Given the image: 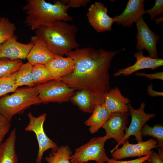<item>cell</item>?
Here are the masks:
<instances>
[{
	"label": "cell",
	"instance_id": "52a82bcc",
	"mask_svg": "<svg viewBox=\"0 0 163 163\" xmlns=\"http://www.w3.org/2000/svg\"><path fill=\"white\" fill-rule=\"evenodd\" d=\"M27 116L29 123L25 128V130L33 132L35 133L39 147L36 162L37 163H42L44 152L50 149H55L58 146L56 143L48 137L44 130L43 124L46 117V113L35 117L29 112Z\"/></svg>",
	"mask_w": 163,
	"mask_h": 163
},
{
	"label": "cell",
	"instance_id": "4dcf8cb0",
	"mask_svg": "<svg viewBox=\"0 0 163 163\" xmlns=\"http://www.w3.org/2000/svg\"><path fill=\"white\" fill-rule=\"evenodd\" d=\"M69 8H79L86 6L87 4L91 1L89 0H60Z\"/></svg>",
	"mask_w": 163,
	"mask_h": 163
},
{
	"label": "cell",
	"instance_id": "d6a6232c",
	"mask_svg": "<svg viewBox=\"0 0 163 163\" xmlns=\"http://www.w3.org/2000/svg\"><path fill=\"white\" fill-rule=\"evenodd\" d=\"M149 157V155H147L134 160L125 161H119L113 158H110L105 163H141L148 160Z\"/></svg>",
	"mask_w": 163,
	"mask_h": 163
},
{
	"label": "cell",
	"instance_id": "8992f818",
	"mask_svg": "<svg viewBox=\"0 0 163 163\" xmlns=\"http://www.w3.org/2000/svg\"><path fill=\"white\" fill-rule=\"evenodd\" d=\"M37 86L39 98L42 103H60L69 101L77 90L69 86L61 79L52 80Z\"/></svg>",
	"mask_w": 163,
	"mask_h": 163
},
{
	"label": "cell",
	"instance_id": "cb8c5ba5",
	"mask_svg": "<svg viewBox=\"0 0 163 163\" xmlns=\"http://www.w3.org/2000/svg\"><path fill=\"white\" fill-rule=\"evenodd\" d=\"M32 74L33 82L35 85L55 80L45 65L38 64L33 66Z\"/></svg>",
	"mask_w": 163,
	"mask_h": 163
},
{
	"label": "cell",
	"instance_id": "d4e9b609",
	"mask_svg": "<svg viewBox=\"0 0 163 163\" xmlns=\"http://www.w3.org/2000/svg\"><path fill=\"white\" fill-rule=\"evenodd\" d=\"M142 136H150L155 138L158 142V147L163 149V126L161 124H156L151 127L145 123L141 130Z\"/></svg>",
	"mask_w": 163,
	"mask_h": 163
},
{
	"label": "cell",
	"instance_id": "e0dca14e",
	"mask_svg": "<svg viewBox=\"0 0 163 163\" xmlns=\"http://www.w3.org/2000/svg\"><path fill=\"white\" fill-rule=\"evenodd\" d=\"M70 101L82 111L92 113L98 105L104 103V96L85 90H81L75 93Z\"/></svg>",
	"mask_w": 163,
	"mask_h": 163
},
{
	"label": "cell",
	"instance_id": "f546056e",
	"mask_svg": "<svg viewBox=\"0 0 163 163\" xmlns=\"http://www.w3.org/2000/svg\"><path fill=\"white\" fill-rule=\"evenodd\" d=\"M11 126L10 121L0 114V146L3 143L5 136L8 133Z\"/></svg>",
	"mask_w": 163,
	"mask_h": 163
},
{
	"label": "cell",
	"instance_id": "7a4b0ae2",
	"mask_svg": "<svg viewBox=\"0 0 163 163\" xmlns=\"http://www.w3.org/2000/svg\"><path fill=\"white\" fill-rule=\"evenodd\" d=\"M78 30L74 24L56 20L40 27L35 30V34L52 52L62 56L78 48L79 45L76 40Z\"/></svg>",
	"mask_w": 163,
	"mask_h": 163
},
{
	"label": "cell",
	"instance_id": "d590c367",
	"mask_svg": "<svg viewBox=\"0 0 163 163\" xmlns=\"http://www.w3.org/2000/svg\"><path fill=\"white\" fill-rule=\"evenodd\" d=\"M156 20H155L156 21V23L158 24L160 22L163 21V17H160L157 19H156Z\"/></svg>",
	"mask_w": 163,
	"mask_h": 163
},
{
	"label": "cell",
	"instance_id": "e575fe53",
	"mask_svg": "<svg viewBox=\"0 0 163 163\" xmlns=\"http://www.w3.org/2000/svg\"><path fill=\"white\" fill-rule=\"evenodd\" d=\"M153 85L151 84L147 87V94L150 96L154 97L163 96V93L154 91L153 89Z\"/></svg>",
	"mask_w": 163,
	"mask_h": 163
},
{
	"label": "cell",
	"instance_id": "9a60e30c",
	"mask_svg": "<svg viewBox=\"0 0 163 163\" xmlns=\"http://www.w3.org/2000/svg\"><path fill=\"white\" fill-rule=\"evenodd\" d=\"M144 0H129L123 12L120 15H115L116 23L124 27H131L144 14Z\"/></svg>",
	"mask_w": 163,
	"mask_h": 163
},
{
	"label": "cell",
	"instance_id": "8d00e7d4",
	"mask_svg": "<svg viewBox=\"0 0 163 163\" xmlns=\"http://www.w3.org/2000/svg\"><path fill=\"white\" fill-rule=\"evenodd\" d=\"M149 163L148 161L147 160H146V161H143V162H142V163Z\"/></svg>",
	"mask_w": 163,
	"mask_h": 163
},
{
	"label": "cell",
	"instance_id": "277c9868",
	"mask_svg": "<svg viewBox=\"0 0 163 163\" xmlns=\"http://www.w3.org/2000/svg\"><path fill=\"white\" fill-rule=\"evenodd\" d=\"M37 86L17 89L0 99V114L10 121L15 114L31 106L41 103Z\"/></svg>",
	"mask_w": 163,
	"mask_h": 163
},
{
	"label": "cell",
	"instance_id": "5bb4252c",
	"mask_svg": "<svg viewBox=\"0 0 163 163\" xmlns=\"http://www.w3.org/2000/svg\"><path fill=\"white\" fill-rule=\"evenodd\" d=\"M30 43L33 45L27 59L33 66L38 64L45 65L56 56V54L52 52L45 42L38 36L31 37Z\"/></svg>",
	"mask_w": 163,
	"mask_h": 163
},
{
	"label": "cell",
	"instance_id": "44dd1931",
	"mask_svg": "<svg viewBox=\"0 0 163 163\" xmlns=\"http://www.w3.org/2000/svg\"><path fill=\"white\" fill-rule=\"evenodd\" d=\"M104 103L97 105L92 113L91 116L85 122L89 127V130L91 134L97 132L108 119L111 115Z\"/></svg>",
	"mask_w": 163,
	"mask_h": 163
},
{
	"label": "cell",
	"instance_id": "7c38bea8",
	"mask_svg": "<svg viewBox=\"0 0 163 163\" xmlns=\"http://www.w3.org/2000/svg\"><path fill=\"white\" fill-rule=\"evenodd\" d=\"M129 112L111 113L110 117L102 127L105 131V135L108 136L109 139H113L117 143L111 151V153L120 145L123 144L124 131L129 121Z\"/></svg>",
	"mask_w": 163,
	"mask_h": 163
},
{
	"label": "cell",
	"instance_id": "8fae6325",
	"mask_svg": "<svg viewBox=\"0 0 163 163\" xmlns=\"http://www.w3.org/2000/svg\"><path fill=\"white\" fill-rule=\"evenodd\" d=\"M123 145L121 148L116 149L112 153L113 159L117 160L149 155L153 151L152 149L158 147L157 141L152 138L135 144L130 143L127 140Z\"/></svg>",
	"mask_w": 163,
	"mask_h": 163
},
{
	"label": "cell",
	"instance_id": "ac0fdd59",
	"mask_svg": "<svg viewBox=\"0 0 163 163\" xmlns=\"http://www.w3.org/2000/svg\"><path fill=\"white\" fill-rule=\"evenodd\" d=\"M129 99L124 97L118 87L111 88L104 95V104L111 113L129 112Z\"/></svg>",
	"mask_w": 163,
	"mask_h": 163
},
{
	"label": "cell",
	"instance_id": "6da1fadb",
	"mask_svg": "<svg viewBox=\"0 0 163 163\" xmlns=\"http://www.w3.org/2000/svg\"><path fill=\"white\" fill-rule=\"evenodd\" d=\"M120 51L91 47L78 48L66 53L75 62L73 72L61 80L71 88L103 96L110 89L109 70L114 57Z\"/></svg>",
	"mask_w": 163,
	"mask_h": 163
},
{
	"label": "cell",
	"instance_id": "3957f363",
	"mask_svg": "<svg viewBox=\"0 0 163 163\" xmlns=\"http://www.w3.org/2000/svg\"><path fill=\"white\" fill-rule=\"evenodd\" d=\"M23 8L27 14L25 23L33 30L55 21L73 20L68 13L69 7L60 0L55 1L54 4L44 0H27Z\"/></svg>",
	"mask_w": 163,
	"mask_h": 163
},
{
	"label": "cell",
	"instance_id": "5b68a950",
	"mask_svg": "<svg viewBox=\"0 0 163 163\" xmlns=\"http://www.w3.org/2000/svg\"><path fill=\"white\" fill-rule=\"evenodd\" d=\"M110 139L106 136L94 137L89 142L76 148L71 156L72 163H86L94 161L97 163H105L110 159L104 149L106 141Z\"/></svg>",
	"mask_w": 163,
	"mask_h": 163
},
{
	"label": "cell",
	"instance_id": "836d02e7",
	"mask_svg": "<svg viewBox=\"0 0 163 163\" xmlns=\"http://www.w3.org/2000/svg\"><path fill=\"white\" fill-rule=\"evenodd\" d=\"M149 163H163V160L158 154L153 151L150 155L148 160Z\"/></svg>",
	"mask_w": 163,
	"mask_h": 163
},
{
	"label": "cell",
	"instance_id": "4316f807",
	"mask_svg": "<svg viewBox=\"0 0 163 163\" xmlns=\"http://www.w3.org/2000/svg\"><path fill=\"white\" fill-rule=\"evenodd\" d=\"M23 64L22 60L0 59V78L17 71Z\"/></svg>",
	"mask_w": 163,
	"mask_h": 163
},
{
	"label": "cell",
	"instance_id": "ffe728a7",
	"mask_svg": "<svg viewBox=\"0 0 163 163\" xmlns=\"http://www.w3.org/2000/svg\"><path fill=\"white\" fill-rule=\"evenodd\" d=\"M16 129H13L0 146V163H18L15 150Z\"/></svg>",
	"mask_w": 163,
	"mask_h": 163
},
{
	"label": "cell",
	"instance_id": "4fadbf2b",
	"mask_svg": "<svg viewBox=\"0 0 163 163\" xmlns=\"http://www.w3.org/2000/svg\"><path fill=\"white\" fill-rule=\"evenodd\" d=\"M14 35L0 44V59H7L11 60L25 59L33 45L31 43L24 44L18 42Z\"/></svg>",
	"mask_w": 163,
	"mask_h": 163
},
{
	"label": "cell",
	"instance_id": "d6986e66",
	"mask_svg": "<svg viewBox=\"0 0 163 163\" xmlns=\"http://www.w3.org/2000/svg\"><path fill=\"white\" fill-rule=\"evenodd\" d=\"M45 65L55 80L61 79V78L73 72L75 62L69 56L64 57L56 55L53 59Z\"/></svg>",
	"mask_w": 163,
	"mask_h": 163
},
{
	"label": "cell",
	"instance_id": "83f0119b",
	"mask_svg": "<svg viewBox=\"0 0 163 163\" xmlns=\"http://www.w3.org/2000/svg\"><path fill=\"white\" fill-rule=\"evenodd\" d=\"M17 71L0 78V97L8 93L14 92L18 87L15 84Z\"/></svg>",
	"mask_w": 163,
	"mask_h": 163
},
{
	"label": "cell",
	"instance_id": "f1b7e54d",
	"mask_svg": "<svg viewBox=\"0 0 163 163\" xmlns=\"http://www.w3.org/2000/svg\"><path fill=\"white\" fill-rule=\"evenodd\" d=\"M148 14L150 16V19L153 21L158 16L163 15V0H156L153 7L151 8L145 10L144 14Z\"/></svg>",
	"mask_w": 163,
	"mask_h": 163
},
{
	"label": "cell",
	"instance_id": "2e32d148",
	"mask_svg": "<svg viewBox=\"0 0 163 163\" xmlns=\"http://www.w3.org/2000/svg\"><path fill=\"white\" fill-rule=\"evenodd\" d=\"M136 59V62L133 65L125 68L118 70L114 74L113 76L118 77L129 76L139 70L150 69L155 70L158 67L163 65L162 59H155L149 56H145L142 51H138L134 54Z\"/></svg>",
	"mask_w": 163,
	"mask_h": 163
},
{
	"label": "cell",
	"instance_id": "ba28073f",
	"mask_svg": "<svg viewBox=\"0 0 163 163\" xmlns=\"http://www.w3.org/2000/svg\"><path fill=\"white\" fill-rule=\"evenodd\" d=\"M135 23L137 31L136 49L138 51L145 50L148 52L149 57L159 58L156 45L160 36L150 29L145 22L143 16H142Z\"/></svg>",
	"mask_w": 163,
	"mask_h": 163
},
{
	"label": "cell",
	"instance_id": "484cf974",
	"mask_svg": "<svg viewBox=\"0 0 163 163\" xmlns=\"http://www.w3.org/2000/svg\"><path fill=\"white\" fill-rule=\"evenodd\" d=\"M16 29L15 24L11 22L8 18L0 17V44L14 36Z\"/></svg>",
	"mask_w": 163,
	"mask_h": 163
},
{
	"label": "cell",
	"instance_id": "603a6c76",
	"mask_svg": "<svg viewBox=\"0 0 163 163\" xmlns=\"http://www.w3.org/2000/svg\"><path fill=\"white\" fill-rule=\"evenodd\" d=\"M33 66L28 62L23 64L17 71L15 84L18 88L24 85L30 87L35 86L33 80L32 71Z\"/></svg>",
	"mask_w": 163,
	"mask_h": 163
},
{
	"label": "cell",
	"instance_id": "7402d4cb",
	"mask_svg": "<svg viewBox=\"0 0 163 163\" xmlns=\"http://www.w3.org/2000/svg\"><path fill=\"white\" fill-rule=\"evenodd\" d=\"M72 155V152L68 145H62L52 150L45 160L47 163H72L70 158Z\"/></svg>",
	"mask_w": 163,
	"mask_h": 163
},
{
	"label": "cell",
	"instance_id": "1f68e13d",
	"mask_svg": "<svg viewBox=\"0 0 163 163\" xmlns=\"http://www.w3.org/2000/svg\"><path fill=\"white\" fill-rule=\"evenodd\" d=\"M135 75L138 77H143L148 78L151 80L158 79L163 80V72H160L154 73L147 74L142 72L135 73Z\"/></svg>",
	"mask_w": 163,
	"mask_h": 163
},
{
	"label": "cell",
	"instance_id": "9c48e42d",
	"mask_svg": "<svg viewBox=\"0 0 163 163\" xmlns=\"http://www.w3.org/2000/svg\"><path fill=\"white\" fill-rule=\"evenodd\" d=\"M145 104L142 102L139 109H134L131 104L129 105V112L131 117V121L128 128L126 127L123 140V144L129 137L133 136L138 143L143 141L141 130L143 126L150 119L156 116L154 113H146L144 111Z\"/></svg>",
	"mask_w": 163,
	"mask_h": 163
},
{
	"label": "cell",
	"instance_id": "30bf717a",
	"mask_svg": "<svg viewBox=\"0 0 163 163\" xmlns=\"http://www.w3.org/2000/svg\"><path fill=\"white\" fill-rule=\"evenodd\" d=\"M107 7L101 2H95L89 7L87 13L88 22L97 32L101 33L112 30V25L116 22L114 18L107 14Z\"/></svg>",
	"mask_w": 163,
	"mask_h": 163
}]
</instances>
